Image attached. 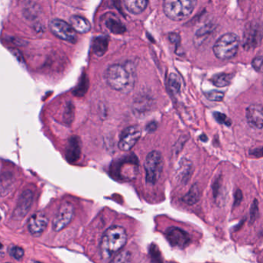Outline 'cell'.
<instances>
[{
  "mask_svg": "<svg viewBox=\"0 0 263 263\" xmlns=\"http://www.w3.org/2000/svg\"><path fill=\"white\" fill-rule=\"evenodd\" d=\"M110 263H132L131 253L129 251L119 252Z\"/></svg>",
  "mask_w": 263,
  "mask_h": 263,
  "instance_id": "23",
  "label": "cell"
},
{
  "mask_svg": "<svg viewBox=\"0 0 263 263\" xmlns=\"http://www.w3.org/2000/svg\"><path fill=\"white\" fill-rule=\"evenodd\" d=\"M252 66L256 71L263 73V56L255 58L252 61Z\"/></svg>",
  "mask_w": 263,
  "mask_h": 263,
  "instance_id": "29",
  "label": "cell"
},
{
  "mask_svg": "<svg viewBox=\"0 0 263 263\" xmlns=\"http://www.w3.org/2000/svg\"><path fill=\"white\" fill-rule=\"evenodd\" d=\"M74 207L70 203L61 205L56 215L53 219V228L55 232H59L66 228L73 219Z\"/></svg>",
  "mask_w": 263,
  "mask_h": 263,
  "instance_id": "8",
  "label": "cell"
},
{
  "mask_svg": "<svg viewBox=\"0 0 263 263\" xmlns=\"http://www.w3.org/2000/svg\"><path fill=\"white\" fill-rule=\"evenodd\" d=\"M3 245H2V243L0 242V253H2V251H3Z\"/></svg>",
  "mask_w": 263,
  "mask_h": 263,
  "instance_id": "33",
  "label": "cell"
},
{
  "mask_svg": "<svg viewBox=\"0 0 263 263\" xmlns=\"http://www.w3.org/2000/svg\"><path fill=\"white\" fill-rule=\"evenodd\" d=\"M252 155H256V156H263V147L261 149H257L255 150L253 152H252Z\"/></svg>",
  "mask_w": 263,
  "mask_h": 263,
  "instance_id": "32",
  "label": "cell"
},
{
  "mask_svg": "<svg viewBox=\"0 0 263 263\" xmlns=\"http://www.w3.org/2000/svg\"></svg>",
  "mask_w": 263,
  "mask_h": 263,
  "instance_id": "36",
  "label": "cell"
},
{
  "mask_svg": "<svg viewBox=\"0 0 263 263\" xmlns=\"http://www.w3.org/2000/svg\"><path fill=\"white\" fill-rule=\"evenodd\" d=\"M232 75L231 74H226V73H219L217 75H214L211 79L214 86L216 87H225L230 84L232 81Z\"/></svg>",
  "mask_w": 263,
  "mask_h": 263,
  "instance_id": "18",
  "label": "cell"
},
{
  "mask_svg": "<svg viewBox=\"0 0 263 263\" xmlns=\"http://www.w3.org/2000/svg\"><path fill=\"white\" fill-rule=\"evenodd\" d=\"M263 38V26L259 22L247 24L243 34V48L246 50H253L261 43Z\"/></svg>",
  "mask_w": 263,
  "mask_h": 263,
  "instance_id": "6",
  "label": "cell"
},
{
  "mask_svg": "<svg viewBox=\"0 0 263 263\" xmlns=\"http://www.w3.org/2000/svg\"><path fill=\"white\" fill-rule=\"evenodd\" d=\"M39 263V262L34 261V262H33V263Z\"/></svg>",
  "mask_w": 263,
  "mask_h": 263,
  "instance_id": "34",
  "label": "cell"
},
{
  "mask_svg": "<svg viewBox=\"0 0 263 263\" xmlns=\"http://www.w3.org/2000/svg\"><path fill=\"white\" fill-rule=\"evenodd\" d=\"M33 201V193L30 190H26L22 192L19 199L17 207L13 212V218L17 220L23 219L27 215L31 208Z\"/></svg>",
  "mask_w": 263,
  "mask_h": 263,
  "instance_id": "11",
  "label": "cell"
},
{
  "mask_svg": "<svg viewBox=\"0 0 263 263\" xmlns=\"http://www.w3.org/2000/svg\"><path fill=\"white\" fill-rule=\"evenodd\" d=\"M240 39L234 33H226L216 41L213 46L214 54L219 59L227 60L237 54Z\"/></svg>",
  "mask_w": 263,
  "mask_h": 263,
  "instance_id": "4",
  "label": "cell"
},
{
  "mask_svg": "<svg viewBox=\"0 0 263 263\" xmlns=\"http://www.w3.org/2000/svg\"><path fill=\"white\" fill-rule=\"evenodd\" d=\"M0 220H1V216H0Z\"/></svg>",
  "mask_w": 263,
  "mask_h": 263,
  "instance_id": "35",
  "label": "cell"
},
{
  "mask_svg": "<svg viewBox=\"0 0 263 263\" xmlns=\"http://www.w3.org/2000/svg\"><path fill=\"white\" fill-rule=\"evenodd\" d=\"M258 212H259L258 203L256 200H255L254 203H252V207H251L250 220L252 223H253L257 218Z\"/></svg>",
  "mask_w": 263,
  "mask_h": 263,
  "instance_id": "30",
  "label": "cell"
},
{
  "mask_svg": "<svg viewBox=\"0 0 263 263\" xmlns=\"http://www.w3.org/2000/svg\"><path fill=\"white\" fill-rule=\"evenodd\" d=\"M106 26L110 29L111 33H116V34L124 33L125 30H126V29L122 25V23L119 21L115 19H109L106 22Z\"/></svg>",
  "mask_w": 263,
  "mask_h": 263,
  "instance_id": "21",
  "label": "cell"
},
{
  "mask_svg": "<svg viewBox=\"0 0 263 263\" xmlns=\"http://www.w3.org/2000/svg\"><path fill=\"white\" fill-rule=\"evenodd\" d=\"M242 199H243V194L240 190H237L236 192V196H235V206L240 204Z\"/></svg>",
  "mask_w": 263,
  "mask_h": 263,
  "instance_id": "31",
  "label": "cell"
},
{
  "mask_svg": "<svg viewBox=\"0 0 263 263\" xmlns=\"http://www.w3.org/2000/svg\"><path fill=\"white\" fill-rule=\"evenodd\" d=\"M146 182L154 185L157 183L163 172V156L158 151H152L146 156L144 164Z\"/></svg>",
  "mask_w": 263,
  "mask_h": 263,
  "instance_id": "5",
  "label": "cell"
},
{
  "mask_svg": "<svg viewBox=\"0 0 263 263\" xmlns=\"http://www.w3.org/2000/svg\"><path fill=\"white\" fill-rule=\"evenodd\" d=\"M206 96H207L208 100L212 101V102H220L224 98V94L222 93V92L213 90V91L207 93L206 94Z\"/></svg>",
  "mask_w": 263,
  "mask_h": 263,
  "instance_id": "26",
  "label": "cell"
},
{
  "mask_svg": "<svg viewBox=\"0 0 263 263\" xmlns=\"http://www.w3.org/2000/svg\"><path fill=\"white\" fill-rule=\"evenodd\" d=\"M166 236L170 245L175 248H185L188 245L191 240L188 232L178 227L169 228L166 232Z\"/></svg>",
  "mask_w": 263,
  "mask_h": 263,
  "instance_id": "10",
  "label": "cell"
},
{
  "mask_svg": "<svg viewBox=\"0 0 263 263\" xmlns=\"http://www.w3.org/2000/svg\"><path fill=\"white\" fill-rule=\"evenodd\" d=\"M50 30L52 33L60 38L62 40L66 42L75 43L77 41L76 32L73 29L70 24L58 19H55L50 22Z\"/></svg>",
  "mask_w": 263,
  "mask_h": 263,
  "instance_id": "7",
  "label": "cell"
},
{
  "mask_svg": "<svg viewBox=\"0 0 263 263\" xmlns=\"http://www.w3.org/2000/svg\"><path fill=\"white\" fill-rule=\"evenodd\" d=\"M141 130L137 126H132L121 133L119 148L122 151H129L133 148L141 137Z\"/></svg>",
  "mask_w": 263,
  "mask_h": 263,
  "instance_id": "9",
  "label": "cell"
},
{
  "mask_svg": "<svg viewBox=\"0 0 263 263\" xmlns=\"http://www.w3.org/2000/svg\"><path fill=\"white\" fill-rule=\"evenodd\" d=\"M200 190L197 184L192 186V188H190L189 192L184 196L183 201L188 205H194L199 202L200 199Z\"/></svg>",
  "mask_w": 263,
  "mask_h": 263,
  "instance_id": "17",
  "label": "cell"
},
{
  "mask_svg": "<svg viewBox=\"0 0 263 263\" xmlns=\"http://www.w3.org/2000/svg\"><path fill=\"white\" fill-rule=\"evenodd\" d=\"M94 53L98 56H102L104 55L107 48H108V41L105 37H99L94 41Z\"/></svg>",
  "mask_w": 263,
  "mask_h": 263,
  "instance_id": "20",
  "label": "cell"
},
{
  "mask_svg": "<svg viewBox=\"0 0 263 263\" xmlns=\"http://www.w3.org/2000/svg\"><path fill=\"white\" fill-rule=\"evenodd\" d=\"M183 166V165H182ZM184 170H179V178L181 182H184L185 183L188 182L190 176H191V173H192V163L188 162V161H186L184 163V165L183 166Z\"/></svg>",
  "mask_w": 263,
  "mask_h": 263,
  "instance_id": "22",
  "label": "cell"
},
{
  "mask_svg": "<svg viewBox=\"0 0 263 263\" xmlns=\"http://www.w3.org/2000/svg\"><path fill=\"white\" fill-rule=\"evenodd\" d=\"M126 9L132 14L143 13L148 6L149 0H123Z\"/></svg>",
  "mask_w": 263,
  "mask_h": 263,
  "instance_id": "16",
  "label": "cell"
},
{
  "mask_svg": "<svg viewBox=\"0 0 263 263\" xmlns=\"http://www.w3.org/2000/svg\"><path fill=\"white\" fill-rule=\"evenodd\" d=\"M49 224V219L43 212L33 214L28 223V228L32 235L39 236L46 230Z\"/></svg>",
  "mask_w": 263,
  "mask_h": 263,
  "instance_id": "12",
  "label": "cell"
},
{
  "mask_svg": "<svg viewBox=\"0 0 263 263\" xmlns=\"http://www.w3.org/2000/svg\"><path fill=\"white\" fill-rule=\"evenodd\" d=\"M13 176L11 175L4 174L2 177L0 178V195L6 196L8 192L11 190L13 187Z\"/></svg>",
  "mask_w": 263,
  "mask_h": 263,
  "instance_id": "19",
  "label": "cell"
},
{
  "mask_svg": "<svg viewBox=\"0 0 263 263\" xmlns=\"http://www.w3.org/2000/svg\"><path fill=\"white\" fill-rule=\"evenodd\" d=\"M169 85L174 93H178L181 88V80L179 79V75L175 73H171L169 77Z\"/></svg>",
  "mask_w": 263,
  "mask_h": 263,
  "instance_id": "24",
  "label": "cell"
},
{
  "mask_svg": "<svg viewBox=\"0 0 263 263\" xmlns=\"http://www.w3.org/2000/svg\"><path fill=\"white\" fill-rule=\"evenodd\" d=\"M197 5V0H164L163 11L173 21H183L189 17Z\"/></svg>",
  "mask_w": 263,
  "mask_h": 263,
  "instance_id": "3",
  "label": "cell"
},
{
  "mask_svg": "<svg viewBox=\"0 0 263 263\" xmlns=\"http://www.w3.org/2000/svg\"><path fill=\"white\" fill-rule=\"evenodd\" d=\"M81 155V141L79 137L73 136L68 142L66 149V156L70 163L79 160Z\"/></svg>",
  "mask_w": 263,
  "mask_h": 263,
  "instance_id": "14",
  "label": "cell"
},
{
  "mask_svg": "<svg viewBox=\"0 0 263 263\" xmlns=\"http://www.w3.org/2000/svg\"><path fill=\"white\" fill-rule=\"evenodd\" d=\"M70 22L73 29L76 33H81V34L89 33L91 29V24L90 22L80 16H76V15L73 16L70 18Z\"/></svg>",
  "mask_w": 263,
  "mask_h": 263,
  "instance_id": "15",
  "label": "cell"
},
{
  "mask_svg": "<svg viewBox=\"0 0 263 263\" xmlns=\"http://www.w3.org/2000/svg\"><path fill=\"white\" fill-rule=\"evenodd\" d=\"M10 255L14 258L15 260H21L24 256L23 248L19 246L12 247L10 249Z\"/></svg>",
  "mask_w": 263,
  "mask_h": 263,
  "instance_id": "28",
  "label": "cell"
},
{
  "mask_svg": "<svg viewBox=\"0 0 263 263\" xmlns=\"http://www.w3.org/2000/svg\"><path fill=\"white\" fill-rule=\"evenodd\" d=\"M214 117H215V119H216L218 123H220V124L225 125V126H228L232 124L230 119H228L225 114L221 113H215Z\"/></svg>",
  "mask_w": 263,
  "mask_h": 263,
  "instance_id": "27",
  "label": "cell"
},
{
  "mask_svg": "<svg viewBox=\"0 0 263 263\" xmlns=\"http://www.w3.org/2000/svg\"><path fill=\"white\" fill-rule=\"evenodd\" d=\"M88 90V79L86 77H82V81L79 82V86L75 89V94L78 96L84 95Z\"/></svg>",
  "mask_w": 263,
  "mask_h": 263,
  "instance_id": "25",
  "label": "cell"
},
{
  "mask_svg": "<svg viewBox=\"0 0 263 263\" xmlns=\"http://www.w3.org/2000/svg\"><path fill=\"white\" fill-rule=\"evenodd\" d=\"M248 123L256 129L263 128V107L261 105L252 104L246 110Z\"/></svg>",
  "mask_w": 263,
  "mask_h": 263,
  "instance_id": "13",
  "label": "cell"
},
{
  "mask_svg": "<svg viewBox=\"0 0 263 263\" xmlns=\"http://www.w3.org/2000/svg\"><path fill=\"white\" fill-rule=\"evenodd\" d=\"M104 76L107 84L113 90L122 94H130L135 86L134 70L127 65L114 64L109 66Z\"/></svg>",
  "mask_w": 263,
  "mask_h": 263,
  "instance_id": "1",
  "label": "cell"
},
{
  "mask_svg": "<svg viewBox=\"0 0 263 263\" xmlns=\"http://www.w3.org/2000/svg\"><path fill=\"white\" fill-rule=\"evenodd\" d=\"M127 243V233L123 227L113 225L105 232L100 243L101 256L110 259L123 249Z\"/></svg>",
  "mask_w": 263,
  "mask_h": 263,
  "instance_id": "2",
  "label": "cell"
}]
</instances>
